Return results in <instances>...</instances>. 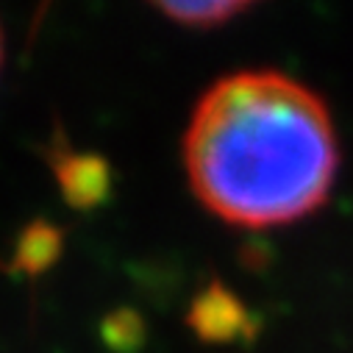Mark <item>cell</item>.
Here are the masks:
<instances>
[{"mask_svg":"<svg viewBox=\"0 0 353 353\" xmlns=\"http://www.w3.org/2000/svg\"><path fill=\"white\" fill-rule=\"evenodd\" d=\"M0 61H3V37H0Z\"/></svg>","mask_w":353,"mask_h":353,"instance_id":"cell-5","label":"cell"},{"mask_svg":"<svg viewBox=\"0 0 353 353\" xmlns=\"http://www.w3.org/2000/svg\"><path fill=\"white\" fill-rule=\"evenodd\" d=\"M61 250V234L59 228H53L45 220H37L31 225L23 228L20 239H17V250H14V268L37 276L42 270H48L50 264L56 261Z\"/></svg>","mask_w":353,"mask_h":353,"instance_id":"cell-3","label":"cell"},{"mask_svg":"<svg viewBox=\"0 0 353 353\" xmlns=\"http://www.w3.org/2000/svg\"><path fill=\"white\" fill-rule=\"evenodd\" d=\"M195 195L217 217L281 225L317 209L336 172V137L317 95L279 72L223 78L187 131Z\"/></svg>","mask_w":353,"mask_h":353,"instance_id":"cell-1","label":"cell"},{"mask_svg":"<svg viewBox=\"0 0 353 353\" xmlns=\"http://www.w3.org/2000/svg\"><path fill=\"white\" fill-rule=\"evenodd\" d=\"M156 9L184 26H217L242 14L248 3H239V0H231V3L228 0H209V3H159Z\"/></svg>","mask_w":353,"mask_h":353,"instance_id":"cell-4","label":"cell"},{"mask_svg":"<svg viewBox=\"0 0 353 353\" xmlns=\"http://www.w3.org/2000/svg\"><path fill=\"white\" fill-rule=\"evenodd\" d=\"M56 179L70 206L90 209L106 198L109 190V170L98 156H75L59 153L56 159Z\"/></svg>","mask_w":353,"mask_h":353,"instance_id":"cell-2","label":"cell"}]
</instances>
